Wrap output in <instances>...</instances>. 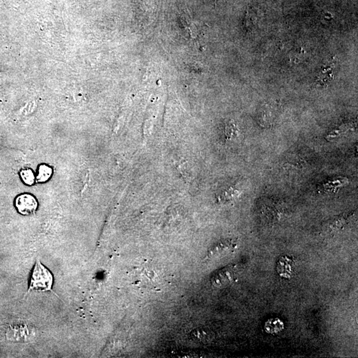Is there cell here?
I'll return each mask as SVG.
<instances>
[{"instance_id":"5b68a950","label":"cell","mask_w":358,"mask_h":358,"mask_svg":"<svg viewBox=\"0 0 358 358\" xmlns=\"http://www.w3.org/2000/svg\"><path fill=\"white\" fill-rule=\"evenodd\" d=\"M236 243L234 240L221 241L214 245L209 250L208 255L211 257H222L223 255L233 252L236 248Z\"/></svg>"},{"instance_id":"3957f363","label":"cell","mask_w":358,"mask_h":358,"mask_svg":"<svg viewBox=\"0 0 358 358\" xmlns=\"http://www.w3.org/2000/svg\"><path fill=\"white\" fill-rule=\"evenodd\" d=\"M236 280V271L234 266H229L219 270L213 274L211 278L213 285L217 288H225L232 284Z\"/></svg>"},{"instance_id":"6da1fadb","label":"cell","mask_w":358,"mask_h":358,"mask_svg":"<svg viewBox=\"0 0 358 358\" xmlns=\"http://www.w3.org/2000/svg\"><path fill=\"white\" fill-rule=\"evenodd\" d=\"M53 283V275L37 259L31 274L28 292L32 290L43 292L52 291Z\"/></svg>"},{"instance_id":"4fadbf2b","label":"cell","mask_w":358,"mask_h":358,"mask_svg":"<svg viewBox=\"0 0 358 358\" xmlns=\"http://www.w3.org/2000/svg\"><path fill=\"white\" fill-rule=\"evenodd\" d=\"M22 179L27 184H32L33 182V175L31 171L25 170L22 173Z\"/></svg>"},{"instance_id":"8fae6325","label":"cell","mask_w":358,"mask_h":358,"mask_svg":"<svg viewBox=\"0 0 358 358\" xmlns=\"http://www.w3.org/2000/svg\"><path fill=\"white\" fill-rule=\"evenodd\" d=\"M238 135V129L235 123L230 122L226 125L225 129V136L226 139L231 140Z\"/></svg>"},{"instance_id":"7c38bea8","label":"cell","mask_w":358,"mask_h":358,"mask_svg":"<svg viewBox=\"0 0 358 358\" xmlns=\"http://www.w3.org/2000/svg\"><path fill=\"white\" fill-rule=\"evenodd\" d=\"M51 175V170L49 167L46 166L41 167L39 169L38 179L39 181H45Z\"/></svg>"},{"instance_id":"9c48e42d","label":"cell","mask_w":358,"mask_h":358,"mask_svg":"<svg viewBox=\"0 0 358 358\" xmlns=\"http://www.w3.org/2000/svg\"><path fill=\"white\" fill-rule=\"evenodd\" d=\"M212 332L208 330L200 328L196 329L192 332L190 337L195 342L200 343V344H206L210 342L212 339Z\"/></svg>"},{"instance_id":"ba28073f","label":"cell","mask_w":358,"mask_h":358,"mask_svg":"<svg viewBox=\"0 0 358 358\" xmlns=\"http://www.w3.org/2000/svg\"><path fill=\"white\" fill-rule=\"evenodd\" d=\"M349 215H341L330 220L325 226L326 232L330 234L340 231L348 223Z\"/></svg>"},{"instance_id":"8992f818","label":"cell","mask_w":358,"mask_h":358,"mask_svg":"<svg viewBox=\"0 0 358 358\" xmlns=\"http://www.w3.org/2000/svg\"><path fill=\"white\" fill-rule=\"evenodd\" d=\"M336 65L334 62H329L322 67L318 72L317 82L318 85L324 87L328 85L334 79Z\"/></svg>"},{"instance_id":"7a4b0ae2","label":"cell","mask_w":358,"mask_h":358,"mask_svg":"<svg viewBox=\"0 0 358 358\" xmlns=\"http://www.w3.org/2000/svg\"><path fill=\"white\" fill-rule=\"evenodd\" d=\"M284 212L282 203L280 200L267 198L261 207V212L269 221H279Z\"/></svg>"},{"instance_id":"277c9868","label":"cell","mask_w":358,"mask_h":358,"mask_svg":"<svg viewBox=\"0 0 358 358\" xmlns=\"http://www.w3.org/2000/svg\"><path fill=\"white\" fill-rule=\"evenodd\" d=\"M16 206L19 212L24 215H29L35 212L37 204L33 196L24 194L16 199Z\"/></svg>"},{"instance_id":"52a82bcc","label":"cell","mask_w":358,"mask_h":358,"mask_svg":"<svg viewBox=\"0 0 358 358\" xmlns=\"http://www.w3.org/2000/svg\"><path fill=\"white\" fill-rule=\"evenodd\" d=\"M278 273L280 277L290 278L294 271V262L288 257H281L278 259L277 265Z\"/></svg>"},{"instance_id":"30bf717a","label":"cell","mask_w":358,"mask_h":358,"mask_svg":"<svg viewBox=\"0 0 358 358\" xmlns=\"http://www.w3.org/2000/svg\"><path fill=\"white\" fill-rule=\"evenodd\" d=\"M157 275L155 274L154 271H151L150 270H143L141 272V283L142 285H149V284H153L154 285V282L156 281V278Z\"/></svg>"}]
</instances>
